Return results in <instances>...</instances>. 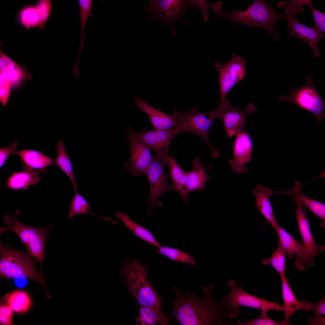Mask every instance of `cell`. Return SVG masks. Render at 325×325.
<instances>
[{"mask_svg":"<svg viewBox=\"0 0 325 325\" xmlns=\"http://www.w3.org/2000/svg\"><path fill=\"white\" fill-rule=\"evenodd\" d=\"M214 286L212 283L209 287L203 286V295L200 297L196 292L191 296L188 291L184 292L180 287L174 286L175 299H168L173 307L171 313L167 314L169 319L173 318L182 325L226 324V309L222 302L217 301L212 294Z\"/></svg>","mask_w":325,"mask_h":325,"instance_id":"cell-1","label":"cell"},{"mask_svg":"<svg viewBox=\"0 0 325 325\" xmlns=\"http://www.w3.org/2000/svg\"><path fill=\"white\" fill-rule=\"evenodd\" d=\"M147 268V265L135 258L131 259L122 266L121 274L128 291L140 306L162 310L161 299L149 281Z\"/></svg>","mask_w":325,"mask_h":325,"instance_id":"cell-2","label":"cell"},{"mask_svg":"<svg viewBox=\"0 0 325 325\" xmlns=\"http://www.w3.org/2000/svg\"><path fill=\"white\" fill-rule=\"evenodd\" d=\"M286 15L276 11L268 2L263 0H255L245 11H223L218 16L219 18H225L237 23L248 26L251 29L255 27L267 30L274 40L278 41L280 36L275 32V26Z\"/></svg>","mask_w":325,"mask_h":325,"instance_id":"cell-3","label":"cell"},{"mask_svg":"<svg viewBox=\"0 0 325 325\" xmlns=\"http://www.w3.org/2000/svg\"><path fill=\"white\" fill-rule=\"evenodd\" d=\"M0 276L5 279H27L39 283L48 294L43 275L36 269L35 258L28 253L0 242Z\"/></svg>","mask_w":325,"mask_h":325,"instance_id":"cell-4","label":"cell"},{"mask_svg":"<svg viewBox=\"0 0 325 325\" xmlns=\"http://www.w3.org/2000/svg\"><path fill=\"white\" fill-rule=\"evenodd\" d=\"M21 215L20 211L16 210L11 215H4V222L8 226L0 228V234L8 231L15 232L24 246L27 252L39 262V272L43 275L42 262L45 258V246L46 240L49 237V231L54 227L53 224L45 228H37L28 226L20 221L17 216Z\"/></svg>","mask_w":325,"mask_h":325,"instance_id":"cell-5","label":"cell"},{"mask_svg":"<svg viewBox=\"0 0 325 325\" xmlns=\"http://www.w3.org/2000/svg\"><path fill=\"white\" fill-rule=\"evenodd\" d=\"M230 288L229 292L222 296V303L225 308L228 317H237L240 306L260 310L262 315H267L270 310L283 311V305L257 297L246 292L242 286L236 284L234 281L230 279L228 282Z\"/></svg>","mask_w":325,"mask_h":325,"instance_id":"cell-6","label":"cell"},{"mask_svg":"<svg viewBox=\"0 0 325 325\" xmlns=\"http://www.w3.org/2000/svg\"><path fill=\"white\" fill-rule=\"evenodd\" d=\"M172 113L178 118V126L181 128L183 132H190L198 136L209 146L213 156L216 157L219 156L218 151L210 143L207 136L214 120L219 118L220 112L217 108L209 112L201 113L198 112L197 107H195L187 112L174 109Z\"/></svg>","mask_w":325,"mask_h":325,"instance_id":"cell-7","label":"cell"},{"mask_svg":"<svg viewBox=\"0 0 325 325\" xmlns=\"http://www.w3.org/2000/svg\"><path fill=\"white\" fill-rule=\"evenodd\" d=\"M306 79V82L302 85L289 88L287 94L280 95L279 99L282 102L296 104L302 109L310 112L320 123L325 117V100L314 87L313 78L308 75Z\"/></svg>","mask_w":325,"mask_h":325,"instance_id":"cell-8","label":"cell"},{"mask_svg":"<svg viewBox=\"0 0 325 325\" xmlns=\"http://www.w3.org/2000/svg\"><path fill=\"white\" fill-rule=\"evenodd\" d=\"M246 61L234 53L231 59L225 64L217 61L214 66L218 74L220 101L217 108L224 111L231 105L226 99L227 95L234 85L245 77L247 71Z\"/></svg>","mask_w":325,"mask_h":325,"instance_id":"cell-9","label":"cell"},{"mask_svg":"<svg viewBox=\"0 0 325 325\" xmlns=\"http://www.w3.org/2000/svg\"><path fill=\"white\" fill-rule=\"evenodd\" d=\"M145 8L147 12H151L150 21H160L164 26L171 28L172 34H176L175 26L183 18L190 8H197L192 0H151Z\"/></svg>","mask_w":325,"mask_h":325,"instance_id":"cell-10","label":"cell"},{"mask_svg":"<svg viewBox=\"0 0 325 325\" xmlns=\"http://www.w3.org/2000/svg\"><path fill=\"white\" fill-rule=\"evenodd\" d=\"M166 158L156 155L153 156L145 174L150 186V195L147 202L149 215L153 209L162 205L159 200L160 196L166 192L172 190L165 172Z\"/></svg>","mask_w":325,"mask_h":325,"instance_id":"cell-11","label":"cell"},{"mask_svg":"<svg viewBox=\"0 0 325 325\" xmlns=\"http://www.w3.org/2000/svg\"><path fill=\"white\" fill-rule=\"evenodd\" d=\"M182 132L179 126L166 130L153 129L150 131L143 130L138 132L130 129L127 133V138L140 141L154 151L156 155L166 157L168 156L172 139L177 135Z\"/></svg>","mask_w":325,"mask_h":325,"instance_id":"cell-12","label":"cell"},{"mask_svg":"<svg viewBox=\"0 0 325 325\" xmlns=\"http://www.w3.org/2000/svg\"><path fill=\"white\" fill-rule=\"evenodd\" d=\"M298 12L295 9L284 10V13H287L284 19L287 20V26L289 29V34L305 42L313 50L314 56L319 57L321 55L318 42L324 38V35L314 27L307 26L299 21L296 18Z\"/></svg>","mask_w":325,"mask_h":325,"instance_id":"cell-13","label":"cell"},{"mask_svg":"<svg viewBox=\"0 0 325 325\" xmlns=\"http://www.w3.org/2000/svg\"><path fill=\"white\" fill-rule=\"evenodd\" d=\"M253 148L252 140L245 129L236 135L234 144L233 157L229 161L234 172L240 174L247 172L245 165L252 159Z\"/></svg>","mask_w":325,"mask_h":325,"instance_id":"cell-14","label":"cell"},{"mask_svg":"<svg viewBox=\"0 0 325 325\" xmlns=\"http://www.w3.org/2000/svg\"><path fill=\"white\" fill-rule=\"evenodd\" d=\"M296 214L298 225L302 240L301 243L308 254L309 267L314 265L313 259L325 251L323 244H317L311 230L310 225L303 206L297 203Z\"/></svg>","mask_w":325,"mask_h":325,"instance_id":"cell-15","label":"cell"},{"mask_svg":"<svg viewBox=\"0 0 325 325\" xmlns=\"http://www.w3.org/2000/svg\"><path fill=\"white\" fill-rule=\"evenodd\" d=\"M257 110V109L253 104L250 103L245 108L244 111L241 110L236 106L231 105L221 112L219 118L223 122L228 137H232L242 132L245 129L247 116Z\"/></svg>","mask_w":325,"mask_h":325,"instance_id":"cell-16","label":"cell"},{"mask_svg":"<svg viewBox=\"0 0 325 325\" xmlns=\"http://www.w3.org/2000/svg\"><path fill=\"white\" fill-rule=\"evenodd\" d=\"M127 138L130 143V155L129 161L124 164V167L133 176L145 174L153 157L150 149L137 140Z\"/></svg>","mask_w":325,"mask_h":325,"instance_id":"cell-17","label":"cell"},{"mask_svg":"<svg viewBox=\"0 0 325 325\" xmlns=\"http://www.w3.org/2000/svg\"><path fill=\"white\" fill-rule=\"evenodd\" d=\"M278 238V242L281 245L288 257L292 259L294 255L296 268L304 271L309 265L308 254L301 243L296 240L289 233L279 225L275 230Z\"/></svg>","mask_w":325,"mask_h":325,"instance_id":"cell-18","label":"cell"},{"mask_svg":"<svg viewBox=\"0 0 325 325\" xmlns=\"http://www.w3.org/2000/svg\"><path fill=\"white\" fill-rule=\"evenodd\" d=\"M134 102L139 110L148 115L153 129L166 130L178 126V119L173 113L170 115L162 112L153 107L141 98H135Z\"/></svg>","mask_w":325,"mask_h":325,"instance_id":"cell-19","label":"cell"},{"mask_svg":"<svg viewBox=\"0 0 325 325\" xmlns=\"http://www.w3.org/2000/svg\"><path fill=\"white\" fill-rule=\"evenodd\" d=\"M52 8V2L49 0L40 1L35 7L23 10L20 14L22 23L26 28L44 26L48 18Z\"/></svg>","mask_w":325,"mask_h":325,"instance_id":"cell-20","label":"cell"},{"mask_svg":"<svg viewBox=\"0 0 325 325\" xmlns=\"http://www.w3.org/2000/svg\"><path fill=\"white\" fill-rule=\"evenodd\" d=\"M165 162L168 165L170 176L172 182V190L175 191L180 194L184 201L188 202L187 189L188 171L184 170L172 156H167Z\"/></svg>","mask_w":325,"mask_h":325,"instance_id":"cell-21","label":"cell"},{"mask_svg":"<svg viewBox=\"0 0 325 325\" xmlns=\"http://www.w3.org/2000/svg\"><path fill=\"white\" fill-rule=\"evenodd\" d=\"M255 198V205L261 214L275 230L279 225L274 215L269 197L274 193L269 188L258 185L252 191Z\"/></svg>","mask_w":325,"mask_h":325,"instance_id":"cell-22","label":"cell"},{"mask_svg":"<svg viewBox=\"0 0 325 325\" xmlns=\"http://www.w3.org/2000/svg\"><path fill=\"white\" fill-rule=\"evenodd\" d=\"M280 277L283 302V311L285 314L284 319L281 323L282 325H290V318L294 312L299 310H304L305 300L299 302L290 286L289 280L286 275Z\"/></svg>","mask_w":325,"mask_h":325,"instance_id":"cell-23","label":"cell"},{"mask_svg":"<svg viewBox=\"0 0 325 325\" xmlns=\"http://www.w3.org/2000/svg\"><path fill=\"white\" fill-rule=\"evenodd\" d=\"M22 160L25 169H38L44 173L47 168L54 164V159L38 150L23 149L17 153Z\"/></svg>","mask_w":325,"mask_h":325,"instance_id":"cell-24","label":"cell"},{"mask_svg":"<svg viewBox=\"0 0 325 325\" xmlns=\"http://www.w3.org/2000/svg\"><path fill=\"white\" fill-rule=\"evenodd\" d=\"M292 193L294 200L302 206L307 208L321 220L320 226L325 227V205L324 203L308 197L304 195L302 191L300 183L298 181L294 184Z\"/></svg>","mask_w":325,"mask_h":325,"instance_id":"cell-25","label":"cell"},{"mask_svg":"<svg viewBox=\"0 0 325 325\" xmlns=\"http://www.w3.org/2000/svg\"><path fill=\"white\" fill-rule=\"evenodd\" d=\"M39 172L30 168L13 173L8 178L7 187L14 190L26 189L31 185H35L39 181Z\"/></svg>","mask_w":325,"mask_h":325,"instance_id":"cell-26","label":"cell"},{"mask_svg":"<svg viewBox=\"0 0 325 325\" xmlns=\"http://www.w3.org/2000/svg\"><path fill=\"white\" fill-rule=\"evenodd\" d=\"M193 169L188 171L187 189L189 193L192 191H197L205 188V184L209 180L206 171V168L202 165L200 159L197 158L192 162Z\"/></svg>","mask_w":325,"mask_h":325,"instance_id":"cell-27","label":"cell"},{"mask_svg":"<svg viewBox=\"0 0 325 325\" xmlns=\"http://www.w3.org/2000/svg\"><path fill=\"white\" fill-rule=\"evenodd\" d=\"M167 314L162 310L151 307L140 306L139 315L136 319V325H162L169 324Z\"/></svg>","mask_w":325,"mask_h":325,"instance_id":"cell-28","label":"cell"},{"mask_svg":"<svg viewBox=\"0 0 325 325\" xmlns=\"http://www.w3.org/2000/svg\"><path fill=\"white\" fill-rule=\"evenodd\" d=\"M116 215L128 229L141 239L157 248L161 245L150 231L131 220L127 213H124L118 211Z\"/></svg>","mask_w":325,"mask_h":325,"instance_id":"cell-29","label":"cell"},{"mask_svg":"<svg viewBox=\"0 0 325 325\" xmlns=\"http://www.w3.org/2000/svg\"><path fill=\"white\" fill-rule=\"evenodd\" d=\"M56 150L57 156L56 158L54 159V164L58 166L68 177L73 184L75 192L77 191L78 184L73 172V164L67 155L63 141L58 142L56 146Z\"/></svg>","mask_w":325,"mask_h":325,"instance_id":"cell-30","label":"cell"},{"mask_svg":"<svg viewBox=\"0 0 325 325\" xmlns=\"http://www.w3.org/2000/svg\"><path fill=\"white\" fill-rule=\"evenodd\" d=\"M12 309L14 311L22 313L29 308L31 301L28 293L21 290L14 291L5 295L2 298Z\"/></svg>","mask_w":325,"mask_h":325,"instance_id":"cell-31","label":"cell"},{"mask_svg":"<svg viewBox=\"0 0 325 325\" xmlns=\"http://www.w3.org/2000/svg\"><path fill=\"white\" fill-rule=\"evenodd\" d=\"M70 211L67 216V218L70 219L75 215L80 214L93 215L104 219L116 224L117 221L105 217L101 216L94 214L92 212L90 205L86 200L78 191L75 192L74 196L70 204Z\"/></svg>","mask_w":325,"mask_h":325,"instance_id":"cell-32","label":"cell"},{"mask_svg":"<svg viewBox=\"0 0 325 325\" xmlns=\"http://www.w3.org/2000/svg\"><path fill=\"white\" fill-rule=\"evenodd\" d=\"M312 310L314 314L313 316L307 319L308 325H323L325 324V297L323 295L317 302H307L305 311Z\"/></svg>","mask_w":325,"mask_h":325,"instance_id":"cell-33","label":"cell"},{"mask_svg":"<svg viewBox=\"0 0 325 325\" xmlns=\"http://www.w3.org/2000/svg\"><path fill=\"white\" fill-rule=\"evenodd\" d=\"M79 11V22L81 26V37L79 46V53L76 62L79 63L80 58L82 50L84 49V37L85 28L88 17L90 16L92 9L93 1L91 0H78Z\"/></svg>","mask_w":325,"mask_h":325,"instance_id":"cell-34","label":"cell"},{"mask_svg":"<svg viewBox=\"0 0 325 325\" xmlns=\"http://www.w3.org/2000/svg\"><path fill=\"white\" fill-rule=\"evenodd\" d=\"M278 243L277 248L271 256L263 259L262 262L265 265L272 267L281 276L285 275L286 254L280 243Z\"/></svg>","mask_w":325,"mask_h":325,"instance_id":"cell-35","label":"cell"},{"mask_svg":"<svg viewBox=\"0 0 325 325\" xmlns=\"http://www.w3.org/2000/svg\"><path fill=\"white\" fill-rule=\"evenodd\" d=\"M157 252L175 261L193 265L197 262L194 257L178 249L160 245L157 247Z\"/></svg>","mask_w":325,"mask_h":325,"instance_id":"cell-36","label":"cell"},{"mask_svg":"<svg viewBox=\"0 0 325 325\" xmlns=\"http://www.w3.org/2000/svg\"><path fill=\"white\" fill-rule=\"evenodd\" d=\"M193 1L196 5L197 8L201 11L203 18L205 21H207L209 19V8H212L213 11L216 13L221 12L222 6L221 2L211 4L209 3L205 0H193Z\"/></svg>","mask_w":325,"mask_h":325,"instance_id":"cell-37","label":"cell"},{"mask_svg":"<svg viewBox=\"0 0 325 325\" xmlns=\"http://www.w3.org/2000/svg\"><path fill=\"white\" fill-rule=\"evenodd\" d=\"M14 311L2 299L0 305V325H13Z\"/></svg>","mask_w":325,"mask_h":325,"instance_id":"cell-38","label":"cell"},{"mask_svg":"<svg viewBox=\"0 0 325 325\" xmlns=\"http://www.w3.org/2000/svg\"><path fill=\"white\" fill-rule=\"evenodd\" d=\"M307 5L311 9L314 17V28L322 33L325 32V14L318 10L314 6L311 0H309Z\"/></svg>","mask_w":325,"mask_h":325,"instance_id":"cell-39","label":"cell"},{"mask_svg":"<svg viewBox=\"0 0 325 325\" xmlns=\"http://www.w3.org/2000/svg\"><path fill=\"white\" fill-rule=\"evenodd\" d=\"M27 76L20 67L14 70L0 73V81L8 82L11 83L22 79H28Z\"/></svg>","mask_w":325,"mask_h":325,"instance_id":"cell-40","label":"cell"},{"mask_svg":"<svg viewBox=\"0 0 325 325\" xmlns=\"http://www.w3.org/2000/svg\"><path fill=\"white\" fill-rule=\"evenodd\" d=\"M236 324L238 325H282L281 322L273 320L268 315H264L261 314L251 320L243 322L237 320Z\"/></svg>","mask_w":325,"mask_h":325,"instance_id":"cell-41","label":"cell"},{"mask_svg":"<svg viewBox=\"0 0 325 325\" xmlns=\"http://www.w3.org/2000/svg\"><path fill=\"white\" fill-rule=\"evenodd\" d=\"M20 66L2 51L0 53V73L14 70Z\"/></svg>","mask_w":325,"mask_h":325,"instance_id":"cell-42","label":"cell"},{"mask_svg":"<svg viewBox=\"0 0 325 325\" xmlns=\"http://www.w3.org/2000/svg\"><path fill=\"white\" fill-rule=\"evenodd\" d=\"M309 0H294L289 1H280L277 4L278 7H285V10L295 9L299 12L305 11V8L302 7L304 5H307Z\"/></svg>","mask_w":325,"mask_h":325,"instance_id":"cell-43","label":"cell"},{"mask_svg":"<svg viewBox=\"0 0 325 325\" xmlns=\"http://www.w3.org/2000/svg\"><path fill=\"white\" fill-rule=\"evenodd\" d=\"M17 142L12 143L9 146L0 149V167L1 168L5 164L11 154H17L18 151Z\"/></svg>","mask_w":325,"mask_h":325,"instance_id":"cell-44","label":"cell"},{"mask_svg":"<svg viewBox=\"0 0 325 325\" xmlns=\"http://www.w3.org/2000/svg\"><path fill=\"white\" fill-rule=\"evenodd\" d=\"M11 83L0 81V101L3 105H6L10 95Z\"/></svg>","mask_w":325,"mask_h":325,"instance_id":"cell-45","label":"cell"}]
</instances>
